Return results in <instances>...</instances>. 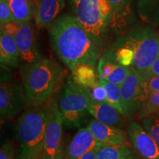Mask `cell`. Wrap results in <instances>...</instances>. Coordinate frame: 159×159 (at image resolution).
<instances>
[{
	"instance_id": "6da1fadb",
	"label": "cell",
	"mask_w": 159,
	"mask_h": 159,
	"mask_svg": "<svg viewBox=\"0 0 159 159\" xmlns=\"http://www.w3.org/2000/svg\"><path fill=\"white\" fill-rule=\"evenodd\" d=\"M49 35L53 50L71 70L79 64L97 65L100 45L73 16L61 15Z\"/></svg>"
},
{
	"instance_id": "7a4b0ae2",
	"label": "cell",
	"mask_w": 159,
	"mask_h": 159,
	"mask_svg": "<svg viewBox=\"0 0 159 159\" xmlns=\"http://www.w3.org/2000/svg\"><path fill=\"white\" fill-rule=\"evenodd\" d=\"M22 84L30 106H39L50 98L63 77L58 63L47 58L19 66Z\"/></svg>"
},
{
	"instance_id": "3957f363",
	"label": "cell",
	"mask_w": 159,
	"mask_h": 159,
	"mask_svg": "<svg viewBox=\"0 0 159 159\" xmlns=\"http://www.w3.org/2000/svg\"><path fill=\"white\" fill-rule=\"evenodd\" d=\"M47 120V101L39 106H31L19 117L16 127L19 143L16 159H40Z\"/></svg>"
},
{
	"instance_id": "277c9868",
	"label": "cell",
	"mask_w": 159,
	"mask_h": 159,
	"mask_svg": "<svg viewBox=\"0 0 159 159\" xmlns=\"http://www.w3.org/2000/svg\"><path fill=\"white\" fill-rule=\"evenodd\" d=\"M114 45H125L134 52L132 68L144 77L159 55V36L155 27L133 25L121 34Z\"/></svg>"
},
{
	"instance_id": "5b68a950",
	"label": "cell",
	"mask_w": 159,
	"mask_h": 159,
	"mask_svg": "<svg viewBox=\"0 0 159 159\" xmlns=\"http://www.w3.org/2000/svg\"><path fill=\"white\" fill-rule=\"evenodd\" d=\"M73 16L99 45L111 27L113 10L109 0H69Z\"/></svg>"
},
{
	"instance_id": "8992f818",
	"label": "cell",
	"mask_w": 159,
	"mask_h": 159,
	"mask_svg": "<svg viewBox=\"0 0 159 159\" xmlns=\"http://www.w3.org/2000/svg\"><path fill=\"white\" fill-rule=\"evenodd\" d=\"M91 99L84 87L69 79L60 94L57 105L67 128H79L89 114Z\"/></svg>"
},
{
	"instance_id": "52a82bcc",
	"label": "cell",
	"mask_w": 159,
	"mask_h": 159,
	"mask_svg": "<svg viewBox=\"0 0 159 159\" xmlns=\"http://www.w3.org/2000/svg\"><path fill=\"white\" fill-rule=\"evenodd\" d=\"M3 66L0 83V114L4 119L14 118L30 105L24 85L13 80L9 69Z\"/></svg>"
},
{
	"instance_id": "ba28073f",
	"label": "cell",
	"mask_w": 159,
	"mask_h": 159,
	"mask_svg": "<svg viewBox=\"0 0 159 159\" xmlns=\"http://www.w3.org/2000/svg\"><path fill=\"white\" fill-rule=\"evenodd\" d=\"M130 69V75L120 85L124 114L129 119L137 116L150 94L144 77L132 67Z\"/></svg>"
},
{
	"instance_id": "9c48e42d",
	"label": "cell",
	"mask_w": 159,
	"mask_h": 159,
	"mask_svg": "<svg viewBox=\"0 0 159 159\" xmlns=\"http://www.w3.org/2000/svg\"><path fill=\"white\" fill-rule=\"evenodd\" d=\"M63 120L54 98L47 100V120L43 141V152L40 159H56L63 152Z\"/></svg>"
},
{
	"instance_id": "30bf717a",
	"label": "cell",
	"mask_w": 159,
	"mask_h": 159,
	"mask_svg": "<svg viewBox=\"0 0 159 159\" xmlns=\"http://www.w3.org/2000/svg\"><path fill=\"white\" fill-rule=\"evenodd\" d=\"M130 142L142 159H159V146L142 124L131 120L127 125Z\"/></svg>"
},
{
	"instance_id": "8fae6325",
	"label": "cell",
	"mask_w": 159,
	"mask_h": 159,
	"mask_svg": "<svg viewBox=\"0 0 159 159\" xmlns=\"http://www.w3.org/2000/svg\"><path fill=\"white\" fill-rule=\"evenodd\" d=\"M15 39L20 61H22L24 64L37 62L43 58L37 47L35 25L31 21L20 25Z\"/></svg>"
},
{
	"instance_id": "7c38bea8",
	"label": "cell",
	"mask_w": 159,
	"mask_h": 159,
	"mask_svg": "<svg viewBox=\"0 0 159 159\" xmlns=\"http://www.w3.org/2000/svg\"><path fill=\"white\" fill-rule=\"evenodd\" d=\"M99 79L121 85L131 73L130 67H125L117 62L112 49L105 51L97 63Z\"/></svg>"
},
{
	"instance_id": "4fadbf2b",
	"label": "cell",
	"mask_w": 159,
	"mask_h": 159,
	"mask_svg": "<svg viewBox=\"0 0 159 159\" xmlns=\"http://www.w3.org/2000/svg\"><path fill=\"white\" fill-rule=\"evenodd\" d=\"M87 128L95 139L103 146L108 145H130L128 132L118 127L105 125L96 119H91Z\"/></svg>"
},
{
	"instance_id": "5bb4252c",
	"label": "cell",
	"mask_w": 159,
	"mask_h": 159,
	"mask_svg": "<svg viewBox=\"0 0 159 159\" xmlns=\"http://www.w3.org/2000/svg\"><path fill=\"white\" fill-rule=\"evenodd\" d=\"M35 23L38 28H50L65 8V0H35Z\"/></svg>"
},
{
	"instance_id": "9a60e30c",
	"label": "cell",
	"mask_w": 159,
	"mask_h": 159,
	"mask_svg": "<svg viewBox=\"0 0 159 159\" xmlns=\"http://www.w3.org/2000/svg\"><path fill=\"white\" fill-rule=\"evenodd\" d=\"M103 146L86 128H80L70 141L65 151L66 159H77L91 150Z\"/></svg>"
},
{
	"instance_id": "2e32d148",
	"label": "cell",
	"mask_w": 159,
	"mask_h": 159,
	"mask_svg": "<svg viewBox=\"0 0 159 159\" xmlns=\"http://www.w3.org/2000/svg\"><path fill=\"white\" fill-rule=\"evenodd\" d=\"M113 10L111 28L116 33H123L132 27L136 21L133 0H109Z\"/></svg>"
},
{
	"instance_id": "e0dca14e",
	"label": "cell",
	"mask_w": 159,
	"mask_h": 159,
	"mask_svg": "<svg viewBox=\"0 0 159 159\" xmlns=\"http://www.w3.org/2000/svg\"><path fill=\"white\" fill-rule=\"evenodd\" d=\"M89 112L94 119L105 125L122 128L126 117L108 102H96L91 100Z\"/></svg>"
},
{
	"instance_id": "ac0fdd59",
	"label": "cell",
	"mask_w": 159,
	"mask_h": 159,
	"mask_svg": "<svg viewBox=\"0 0 159 159\" xmlns=\"http://www.w3.org/2000/svg\"><path fill=\"white\" fill-rule=\"evenodd\" d=\"M0 61L4 66L16 68L20 61L15 36L1 30L0 33Z\"/></svg>"
},
{
	"instance_id": "d6986e66",
	"label": "cell",
	"mask_w": 159,
	"mask_h": 159,
	"mask_svg": "<svg viewBox=\"0 0 159 159\" xmlns=\"http://www.w3.org/2000/svg\"><path fill=\"white\" fill-rule=\"evenodd\" d=\"M136 8L143 23L159 27V0H136Z\"/></svg>"
},
{
	"instance_id": "ffe728a7",
	"label": "cell",
	"mask_w": 159,
	"mask_h": 159,
	"mask_svg": "<svg viewBox=\"0 0 159 159\" xmlns=\"http://www.w3.org/2000/svg\"><path fill=\"white\" fill-rule=\"evenodd\" d=\"M97 159H139L130 145H108L96 150Z\"/></svg>"
},
{
	"instance_id": "44dd1931",
	"label": "cell",
	"mask_w": 159,
	"mask_h": 159,
	"mask_svg": "<svg viewBox=\"0 0 159 159\" xmlns=\"http://www.w3.org/2000/svg\"><path fill=\"white\" fill-rule=\"evenodd\" d=\"M71 80L77 85L90 88L99 82V76L95 67L89 64H79L71 69Z\"/></svg>"
},
{
	"instance_id": "7402d4cb",
	"label": "cell",
	"mask_w": 159,
	"mask_h": 159,
	"mask_svg": "<svg viewBox=\"0 0 159 159\" xmlns=\"http://www.w3.org/2000/svg\"><path fill=\"white\" fill-rule=\"evenodd\" d=\"M11 7L15 21L19 25L35 17V2L33 0H6Z\"/></svg>"
},
{
	"instance_id": "603a6c76",
	"label": "cell",
	"mask_w": 159,
	"mask_h": 159,
	"mask_svg": "<svg viewBox=\"0 0 159 159\" xmlns=\"http://www.w3.org/2000/svg\"><path fill=\"white\" fill-rule=\"evenodd\" d=\"M99 80L101 81V83L104 85L105 90H106L107 102L109 103L111 105H112L114 108H116L121 114L125 115L122 103L120 85L106 82V81L102 80Z\"/></svg>"
},
{
	"instance_id": "cb8c5ba5",
	"label": "cell",
	"mask_w": 159,
	"mask_h": 159,
	"mask_svg": "<svg viewBox=\"0 0 159 159\" xmlns=\"http://www.w3.org/2000/svg\"><path fill=\"white\" fill-rule=\"evenodd\" d=\"M115 57L119 64L125 67H131L134 61V52L130 47L125 45L113 46Z\"/></svg>"
},
{
	"instance_id": "d4e9b609",
	"label": "cell",
	"mask_w": 159,
	"mask_h": 159,
	"mask_svg": "<svg viewBox=\"0 0 159 159\" xmlns=\"http://www.w3.org/2000/svg\"><path fill=\"white\" fill-rule=\"evenodd\" d=\"M156 115H159V92L150 94L147 102L136 116L141 119Z\"/></svg>"
},
{
	"instance_id": "484cf974",
	"label": "cell",
	"mask_w": 159,
	"mask_h": 159,
	"mask_svg": "<svg viewBox=\"0 0 159 159\" xmlns=\"http://www.w3.org/2000/svg\"><path fill=\"white\" fill-rule=\"evenodd\" d=\"M141 124L159 146V115L141 119Z\"/></svg>"
},
{
	"instance_id": "4316f807",
	"label": "cell",
	"mask_w": 159,
	"mask_h": 159,
	"mask_svg": "<svg viewBox=\"0 0 159 159\" xmlns=\"http://www.w3.org/2000/svg\"><path fill=\"white\" fill-rule=\"evenodd\" d=\"M87 92L93 102H107V93L104 85L99 80V82L90 88H85Z\"/></svg>"
},
{
	"instance_id": "83f0119b",
	"label": "cell",
	"mask_w": 159,
	"mask_h": 159,
	"mask_svg": "<svg viewBox=\"0 0 159 159\" xmlns=\"http://www.w3.org/2000/svg\"><path fill=\"white\" fill-rule=\"evenodd\" d=\"M15 21L11 9L6 0H0V23L1 26Z\"/></svg>"
},
{
	"instance_id": "f1b7e54d",
	"label": "cell",
	"mask_w": 159,
	"mask_h": 159,
	"mask_svg": "<svg viewBox=\"0 0 159 159\" xmlns=\"http://www.w3.org/2000/svg\"><path fill=\"white\" fill-rule=\"evenodd\" d=\"M0 159H15V148L11 141H6L2 144Z\"/></svg>"
},
{
	"instance_id": "f546056e",
	"label": "cell",
	"mask_w": 159,
	"mask_h": 159,
	"mask_svg": "<svg viewBox=\"0 0 159 159\" xmlns=\"http://www.w3.org/2000/svg\"><path fill=\"white\" fill-rule=\"evenodd\" d=\"M144 78L150 94L159 92V76H147Z\"/></svg>"
},
{
	"instance_id": "4dcf8cb0",
	"label": "cell",
	"mask_w": 159,
	"mask_h": 159,
	"mask_svg": "<svg viewBox=\"0 0 159 159\" xmlns=\"http://www.w3.org/2000/svg\"><path fill=\"white\" fill-rule=\"evenodd\" d=\"M20 25H21L16 23V21H12V22L7 23L5 25L1 26V30L7 32V33L10 35L15 36V35H16V33H18V31H19Z\"/></svg>"
},
{
	"instance_id": "1f68e13d",
	"label": "cell",
	"mask_w": 159,
	"mask_h": 159,
	"mask_svg": "<svg viewBox=\"0 0 159 159\" xmlns=\"http://www.w3.org/2000/svg\"><path fill=\"white\" fill-rule=\"evenodd\" d=\"M147 76H159V55L155 61V62L152 63V65L151 66L150 68L149 69L147 75L143 77Z\"/></svg>"
},
{
	"instance_id": "d6a6232c",
	"label": "cell",
	"mask_w": 159,
	"mask_h": 159,
	"mask_svg": "<svg viewBox=\"0 0 159 159\" xmlns=\"http://www.w3.org/2000/svg\"><path fill=\"white\" fill-rule=\"evenodd\" d=\"M96 150H91L90 152H87L84 155H83L82 156L80 157L77 159H97V155H96Z\"/></svg>"
},
{
	"instance_id": "836d02e7",
	"label": "cell",
	"mask_w": 159,
	"mask_h": 159,
	"mask_svg": "<svg viewBox=\"0 0 159 159\" xmlns=\"http://www.w3.org/2000/svg\"><path fill=\"white\" fill-rule=\"evenodd\" d=\"M56 159H66V157H65V152H64V151H63V152H61V153L60 154L59 156L57 157Z\"/></svg>"
},
{
	"instance_id": "e575fe53",
	"label": "cell",
	"mask_w": 159,
	"mask_h": 159,
	"mask_svg": "<svg viewBox=\"0 0 159 159\" xmlns=\"http://www.w3.org/2000/svg\"><path fill=\"white\" fill-rule=\"evenodd\" d=\"M158 36H159V30H158Z\"/></svg>"
}]
</instances>
